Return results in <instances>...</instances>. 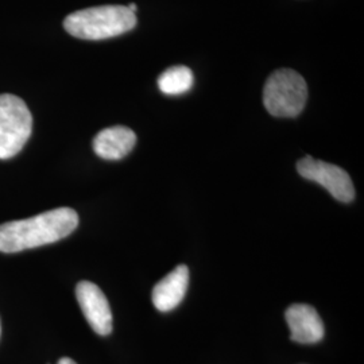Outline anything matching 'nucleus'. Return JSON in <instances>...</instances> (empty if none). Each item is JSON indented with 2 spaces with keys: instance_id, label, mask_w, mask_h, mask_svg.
<instances>
[{
  "instance_id": "obj_1",
  "label": "nucleus",
  "mask_w": 364,
  "mask_h": 364,
  "mask_svg": "<svg viewBox=\"0 0 364 364\" xmlns=\"http://www.w3.org/2000/svg\"><path fill=\"white\" fill-rule=\"evenodd\" d=\"M78 225L75 209L57 208L25 220L0 225V251L6 254L55 243L72 234Z\"/></svg>"
},
{
  "instance_id": "obj_2",
  "label": "nucleus",
  "mask_w": 364,
  "mask_h": 364,
  "mask_svg": "<svg viewBox=\"0 0 364 364\" xmlns=\"http://www.w3.org/2000/svg\"><path fill=\"white\" fill-rule=\"evenodd\" d=\"M136 26L135 13L124 6H99L68 15L66 31L80 39L100 41L122 36Z\"/></svg>"
},
{
  "instance_id": "obj_3",
  "label": "nucleus",
  "mask_w": 364,
  "mask_h": 364,
  "mask_svg": "<svg viewBox=\"0 0 364 364\" xmlns=\"http://www.w3.org/2000/svg\"><path fill=\"white\" fill-rule=\"evenodd\" d=\"M306 99L308 85L304 77L291 69L274 72L264 84L263 103L273 117H299L306 105Z\"/></svg>"
},
{
  "instance_id": "obj_4",
  "label": "nucleus",
  "mask_w": 364,
  "mask_h": 364,
  "mask_svg": "<svg viewBox=\"0 0 364 364\" xmlns=\"http://www.w3.org/2000/svg\"><path fill=\"white\" fill-rule=\"evenodd\" d=\"M33 117L26 103L10 93L0 95V159L16 156L30 139Z\"/></svg>"
},
{
  "instance_id": "obj_5",
  "label": "nucleus",
  "mask_w": 364,
  "mask_h": 364,
  "mask_svg": "<svg viewBox=\"0 0 364 364\" xmlns=\"http://www.w3.org/2000/svg\"><path fill=\"white\" fill-rule=\"evenodd\" d=\"M299 174L324 186L326 191L341 203H351L355 197V188L350 174L336 165L328 164L312 156H305L297 164Z\"/></svg>"
},
{
  "instance_id": "obj_6",
  "label": "nucleus",
  "mask_w": 364,
  "mask_h": 364,
  "mask_svg": "<svg viewBox=\"0 0 364 364\" xmlns=\"http://www.w3.org/2000/svg\"><path fill=\"white\" fill-rule=\"evenodd\" d=\"M76 299L92 329L100 336L109 335L112 332V312L102 289L90 281H81L76 287Z\"/></svg>"
},
{
  "instance_id": "obj_7",
  "label": "nucleus",
  "mask_w": 364,
  "mask_h": 364,
  "mask_svg": "<svg viewBox=\"0 0 364 364\" xmlns=\"http://www.w3.org/2000/svg\"><path fill=\"white\" fill-rule=\"evenodd\" d=\"M290 338L299 344H314L324 338V323L317 311L308 304H294L287 311Z\"/></svg>"
},
{
  "instance_id": "obj_8",
  "label": "nucleus",
  "mask_w": 364,
  "mask_h": 364,
  "mask_svg": "<svg viewBox=\"0 0 364 364\" xmlns=\"http://www.w3.org/2000/svg\"><path fill=\"white\" fill-rule=\"evenodd\" d=\"M189 285V269L177 266L153 289V304L159 312H170L181 304Z\"/></svg>"
},
{
  "instance_id": "obj_9",
  "label": "nucleus",
  "mask_w": 364,
  "mask_h": 364,
  "mask_svg": "<svg viewBox=\"0 0 364 364\" xmlns=\"http://www.w3.org/2000/svg\"><path fill=\"white\" fill-rule=\"evenodd\" d=\"M136 144L135 132L124 127L115 126L100 131L93 139V150L97 156L107 161H119L129 156Z\"/></svg>"
},
{
  "instance_id": "obj_10",
  "label": "nucleus",
  "mask_w": 364,
  "mask_h": 364,
  "mask_svg": "<svg viewBox=\"0 0 364 364\" xmlns=\"http://www.w3.org/2000/svg\"><path fill=\"white\" fill-rule=\"evenodd\" d=\"M193 82V72L188 66H171L158 78V88L165 95L178 96L191 91Z\"/></svg>"
},
{
  "instance_id": "obj_11",
  "label": "nucleus",
  "mask_w": 364,
  "mask_h": 364,
  "mask_svg": "<svg viewBox=\"0 0 364 364\" xmlns=\"http://www.w3.org/2000/svg\"><path fill=\"white\" fill-rule=\"evenodd\" d=\"M57 364H77L76 362H73L72 359H69V358H63V359H60V362Z\"/></svg>"
},
{
  "instance_id": "obj_12",
  "label": "nucleus",
  "mask_w": 364,
  "mask_h": 364,
  "mask_svg": "<svg viewBox=\"0 0 364 364\" xmlns=\"http://www.w3.org/2000/svg\"><path fill=\"white\" fill-rule=\"evenodd\" d=\"M127 9H129L130 11H132V13H135L138 7H136V4H135V3H131V4H129V6H127Z\"/></svg>"
},
{
  "instance_id": "obj_13",
  "label": "nucleus",
  "mask_w": 364,
  "mask_h": 364,
  "mask_svg": "<svg viewBox=\"0 0 364 364\" xmlns=\"http://www.w3.org/2000/svg\"><path fill=\"white\" fill-rule=\"evenodd\" d=\"M0 333H1V326H0Z\"/></svg>"
}]
</instances>
